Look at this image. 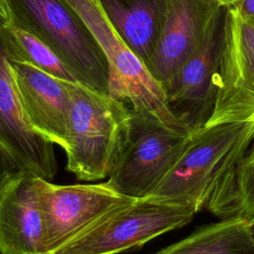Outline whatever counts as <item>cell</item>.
Here are the masks:
<instances>
[{"label": "cell", "instance_id": "6da1fadb", "mask_svg": "<svg viewBox=\"0 0 254 254\" xmlns=\"http://www.w3.org/2000/svg\"><path fill=\"white\" fill-rule=\"evenodd\" d=\"M253 141L254 122L221 123L192 132L150 196L188 206L194 213L206 208L218 184Z\"/></svg>", "mask_w": 254, "mask_h": 254}, {"label": "cell", "instance_id": "7a4b0ae2", "mask_svg": "<svg viewBox=\"0 0 254 254\" xmlns=\"http://www.w3.org/2000/svg\"><path fill=\"white\" fill-rule=\"evenodd\" d=\"M64 82L70 96L66 169L79 180L105 179L127 141L130 108L79 81Z\"/></svg>", "mask_w": 254, "mask_h": 254}, {"label": "cell", "instance_id": "3957f363", "mask_svg": "<svg viewBox=\"0 0 254 254\" xmlns=\"http://www.w3.org/2000/svg\"><path fill=\"white\" fill-rule=\"evenodd\" d=\"M11 25L34 35L77 81L108 94L109 67L93 33L66 0H10Z\"/></svg>", "mask_w": 254, "mask_h": 254}, {"label": "cell", "instance_id": "277c9868", "mask_svg": "<svg viewBox=\"0 0 254 254\" xmlns=\"http://www.w3.org/2000/svg\"><path fill=\"white\" fill-rule=\"evenodd\" d=\"M66 1L87 24L105 55L109 67L108 94L128 101L136 112L152 115L177 131L190 134L172 112L161 83L119 37L97 0Z\"/></svg>", "mask_w": 254, "mask_h": 254}, {"label": "cell", "instance_id": "5b68a950", "mask_svg": "<svg viewBox=\"0 0 254 254\" xmlns=\"http://www.w3.org/2000/svg\"><path fill=\"white\" fill-rule=\"evenodd\" d=\"M193 215L185 205L153 196L136 198L109 211L52 254H118L185 226Z\"/></svg>", "mask_w": 254, "mask_h": 254}, {"label": "cell", "instance_id": "8992f818", "mask_svg": "<svg viewBox=\"0 0 254 254\" xmlns=\"http://www.w3.org/2000/svg\"><path fill=\"white\" fill-rule=\"evenodd\" d=\"M127 141L106 184L132 198L153 194L183 152L190 135L130 108Z\"/></svg>", "mask_w": 254, "mask_h": 254}, {"label": "cell", "instance_id": "52a82bcc", "mask_svg": "<svg viewBox=\"0 0 254 254\" xmlns=\"http://www.w3.org/2000/svg\"><path fill=\"white\" fill-rule=\"evenodd\" d=\"M15 61L29 62L9 23L0 17V146L23 171L51 181L58 171L54 143L25 117L13 74Z\"/></svg>", "mask_w": 254, "mask_h": 254}, {"label": "cell", "instance_id": "ba28073f", "mask_svg": "<svg viewBox=\"0 0 254 254\" xmlns=\"http://www.w3.org/2000/svg\"><path fill=\"white\" fill-rule=\"evenodd\" d=\"M215 102L205 126L254 122V26L234 5L226 6L215 74Z\"/></svg>", "mask_w": 254, "mask_h": 254}, {"label": "cell", "instance_id": "9c48e42d", "mask_svg": "<svg viewBox=\"0 0 254 254\" xmlns=\"http://www.w3.org/2000/svg\"><path fill=\"white\" fill-rule=\"evenodd\" d=\"M37 185L47 254L68 243L109 211L136 199L119 193L106 182L55 185L38 177Z\"/></svg>", "mask_w": 254, "mask_h": 254}, {"label": "cell", "instance_id": "30bf717a", "mask_svg": "<svg viewBox=\"0 0 254 254\" xmlns=\"http://www.w3.org/2000/svg\"><path fill=\"white\" fill-rule=\"evenodd\" d=\"M225 8H221L198 48L164 86L172 112L191 133L204 127L213 112Z\"/></svg>", "mask_w": 254, "mask_h": 254}, {"label": "cell", "instance_id": "8fae6325", "mask_svg": "<svg viewBox=\"0 0 254 254\" xmlns=\"http://www.w3.org/2000/svg\"><path fill=\"white\" fill-rule=\"evenodd\" d=\"M222 7L219 0H165L159 40L146 64L163 88L198 48Z\"/></svg>", "mask_w": 254, "mask_h": 254}, {"label": "cell", "instance_id": "7c38bea8", "mask_svg": "<svg viewBox=\"0 0 254 254\" xmlns=\"http://www.w3.org/2000/svg\"><path fill=\"white\" fill-rule=\"evenodd\" d=\"M13 74L29 124L64 150L70 114V96L64 80L43 71L30 62L15 61Z\"/></svg>", "mask_w": 254, "mask_h": 254}, {"label": "cell", "instance_id": "4fadbf2b", "mask_svg": "<svg viewBox=\"0 0 254 254\" xmlns=\"http://www.w3.org/2000/svg\"><path fill=\"white\" fill-rule=\"evenodd\" d=\"M38 177L23 171L0 193V254H47Z\"/></svg>", "mask_w": 254, "mask_h": 254}, {"label": "cell", "instance_id": "5bb4252c", "mask_svg": "<svg viewBox=\"0 0 254 254\" xmlns=\"http://www.w3.org/2000/svg\"><path fill=\"white\" fill-rule=\"evenodd\" d=\"M110 25L145 64L156 49L165 0H97Z\"/></svg>", "mask_w": 254, "mask_h": 254}, {"label": "cell", "instance_id": "9a60e30c", "mask_svg": "<svg viewBox=\"0 0 254 254\" xmlns=\"http://www.w3.org/2000/svg\"><path fill=\"white\" fill-rule=\"evenodd\" d=\"M156 254H254L251 218L232 216L204 225Z\"/></svg>", "mask_w": 254, "mask_h": 254}, {"label": "cell", "instance_id": "2e32d148", "mask_svg": "<svg viewBox=\"0 0 254 254\" xmlns=\"http://www.w3.org/2000/svg\"><path fill=\"white\" fill-rule=\"evenodd\" d=\"M206 208L215 216H254V141L223 177Z\"/></svg>", "mask_w": 254, "mask_h": 254}, {"label": "cell", "instance_id": "e0dca14e", "mask_svg": "<svg viewBox=\"0 0 254 254\" xmlns=\"http://www.w3.org/2000/svg\"><path fill=\"white\" fill-rule=\"evenodd\" d=\"M9 26L30 63L59 79L77 81L71 70L47 45L29 32L11 24Z\"/></svg>", "mask_w": 254, "mask_h": 254}, {"label": "cell", "instance_id": "ac0fdd59", "mask_svg": "<svg viewBox=\"0 0 254 254\" xmlns=\"http://www.w3.org/2000/svg\"><path fill=\"white\" fill-rule=\"evenodd\" d=\"M23 170L14 158L0 146V193Z\"/></svg>", "mask_w": 254, "mask_h": 254}, {"label": "cell", "instance_id": "d6986e66", "mask_svg": "<svg viewBox=\"0 0 254 254\" xmlns=\"http://www.w3.org/2000/svg\"><path fill=\"white\" fill-rule=\"evenodd\" d=\"M234 6L240 15L250 24L254 26V0H240Z\"/></svg>", "mask_w": 254, "mask_h": 254}, {"label": "cell", "instance_id": "ffe728a7", "mask_svg": "<svg viewBox=\"0 0 254 254\" xmlns=\"http://www.w3.org/2000/svg\"><path fill=\"white\" fill-rule=\"evenodd\" d=\"M0 17L7 23L11 24L12 15L10 8V0H0Z\"/></svg>", "mask_w": 254, "mask_h": 254}, {"label": "cell", "instance_id": "44dd1931", "mask_svg": "<svg viewBox=\"0 0 254 254\" xmlns=\"http://www.w3.org/2000/svg\"><path fill=\"white\" fill-rule=\"evenodd\" d=\"M221 2V4L223 6H230V5H234L237 2H239L240 0H219Z\"/></svg>", "mask_w": 254, "mask_h": 254}, {"label": "cell", "instance_id": "7402d4cb", "mask_svg": "<svg viewBox=\"0 0 254 254\" xmlns=\"http://www.w3.org/2000/svg\"><path fill=\"white\" fill-rule=\"evenodd\" d=\"M251 218V221H252V228H253V233H254V216H248Z\"/></svg>", "mask_w": 254, "mask_h": 254}]
</instances>
